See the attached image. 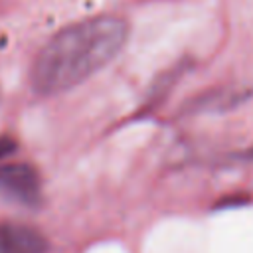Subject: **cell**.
<instances>
[{"label":"cell","instance_id":"3957f363","mask_svg":"<svg viewBox=\"0 0 253 253\" xmlns=\"http://www.w3.org/2000/svg\"><path fill=\"white\" fill-rule=\"evenodd\" d=\"M42 231L20 221H0V253H47Z\"/></svg>","mask_w":253,"mask_h":253},{"label":"cell","instance_id":"6da1fadb","mask_svg":"<svg viewBox=\"0 0 253 253\" xmlns=\"http://www.w3.org/2000/svg\"><path fill=\"white\" fill-rule=\"evenodd\" d=\"M126 38L128 24L117 16H97L59 30L34 59V91L47 97L77 87L111 63Z\"/></svg>","mask_w":253,"mask_h":253},{"label":"cell","instance_id":"7a4b0ae2","mask_svg":"<svg viewBox=\"0 0 253 253\" xmlns=\"http://www.w3.org/2000/svg\"><path fill=\"white\" fill-rule=\"evenodd\" d=\"M0 196L34 208L42 198V178L40 172L28 162H8L0 166Z\"/></svg>","mask_w":253,"mask_h":253},{"label":"cell","instance_id":"277c9868","mask_svg":"<svg viewBox=\"0 0 253 253\" xmlns=\"http://www.w3.org/2000/svg\"><path fill=\"white\" fill-rule=\"evenodd\" d=\"M16 150V140L12 136H0V160L10 156Z\"/></svg>","mask_w":253,"mask_h":253}]
</instances>
